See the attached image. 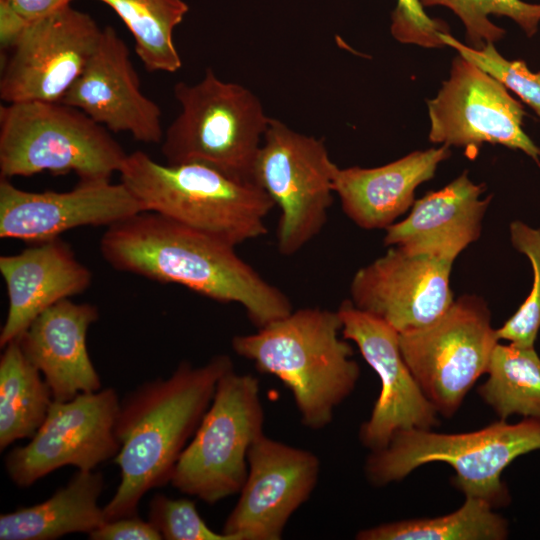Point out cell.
Masks as SVG:
<instances>
[{
    "label": "cell",
    "instance_id": "4",
    "mask_svg": "<svg viewBox=\"0 0 540 540\" xmlns=\"http://www.w3.org/2000/svg\"><path fill=\"white\" fill-rule=\"evenodd\" d=\"M119 174L143 211L233 246L267 233L265 220L275 204L253 181L202 163L162 164L140 150L127 155Z\"/></svg>",
    "mask_w": 540,
    "mask_h": 540
},
{
    "label": "cell",
    "instance_id": "31",
    "mask_svg": "<svg viewBox=\"0 0 540 540\" xmlns=\"http://www.w3.org/2000/svg\"><path fill=\"white\" fill-rule=\"evenodd\" d=\"M148 521L166 540H233L217 533L201 518L195 502L156 494L149 504Z\"/></svg>",
    "mask_w": 540,
    "mask_h": 540
},
{
    "label": "cell",
    "instance_id": "36",
    "mask_svg": "<svg viewBox=\"0 0 540 540\" xmlns=\"http://www.w3.org/2000/svg\"><path fill=\"white\" fill-rule=\"evenodd\" d=\"M539 73H540V71H539Z\"/></svg>",
    "mask_w": 540,
    "mask_h": 540
},
{
    "label": "cell",
    "instance_id": "22",
    "mask_svg": "<svg viewBox=\"0 0 540 540\" xmlns=\"http://www.w3.org/2000/svg\"><path fill=\"white\" fill-rule=\"evenodd\" d=\"M450 155V147L441 145L378 167H337L334 193L343 212L357 226L386 230L411 209L417 187L432 179L438 165Z\"/></svg>",
    "mask_w": 540,
    "mask_h": 540
},
{
    "label": "cell",
    "instance_id": "33",
    "mask_svg": "<svg viewBox=\"0 0 540 540\" xmlns=\"http://www.w3.org/2000/svg\"><path fill=\"white\" fill-rule=\"evenodd\" d=\"M92 540H160L161 534L137 515L106 521L88 534Z\"/></svg>",
    "mask_w": 540,
    "mask_h": 540
},
{
    "label": "cell",
    "instance_id": "34",
    "mask_svg": "<svg viewBox=\"0 0 540 540\" xmlns=\"http://www.w3.org/2000/svg\"><path fill=\"white\" fill-rule=\"evenodd\" d=\"M28 21L21 17L8 3L0 0V43L4 50L11 49L23 32Z\"/></svg>",
    "mask_w": 540,
    "mask_h": 540
},
{
    "label": "cell",
    "instance_id": "9",
    "mask_svg": "<svg viewBox=\"0 0 540 540\" xmlns=\"http://www.w3.org/2000/svg\"><path fill=\"white\" fill-rule=\"evenodd\" d=\"M337 167L323 139L270 118L254 161L252 181L280 209L276 229L280 254H296L322 231L335 194Z\"/></svg>",
    "mask_w": 540,
    "mask_h": 540
},
{
    "label": "cell",
    "instance_id": "15",
    "mask_svg": "<svg viewBox=\"0 0 540 540\" xmlns=\"http://www.w3.org/2000/svg\"><path fill=\"white\" fill-rule=\"evenodd\" d=\"M342 336L353 341L381 381L370 418L359 431L371 452L384 449L402 430H429L439 424L438 412L425 396L399 346V333L381 319L356 308L351 300L338 308Z\"/></svg>",
    "mask_w": 540,
    "mask_h": 540
},
{
    "label": "cell",
    "instance_id": "32",
    "mask_svg": "<svg viewBox=\"0 0 540 540\" xmlns=\"http://www.w3.org/2000/svg\"><path fill=\"white\" fill-rule=\"evenodd\" d=\"M390 31L401 43L439 48L445 46L440 36L449 33V27L441 19L429 17L420 0H397L391 13Z\"/></svg>",
    "mask_w": 540,
    "mask_h": 540
},
{
    "label": "cell",
    "instance_id": "25",
    "mask_svg": "<svg viewBox=\"0 0 540 540\" xmlns=\"http://www.w3.org/2000/svg\"><path fill=\"white\" fill-rule=\"evenodd\" d=\"M122 20L135 41V52L149 72L174 73L182 60L175 46V28L189 11L185 0H97Z\"/></svg>",
    "mask_w": 540,
    "mask_h": 540
},
{
    "label": "cell",
    "instance_id": "12",
    "mask_svg": "<svg viewBox=\"0 0 540 540\" xmlns=\"http://www.w3.org/2000/svg\"><path fill=\"white\" fill-rule=\"evenodd\" d=\"M102 30L71 4L29 21L5 61L1 100L61 102L93 55Z\"/></svg>",
    "mask_w": 540,
    "mask_h": 540
},
{
    "label": "cell",
    "instance_id": "17",
    "mask_svg": "<svg viewBox=\"0 0 540 540\" xmlns=\"http://www.w3.org/2000/svg\"><path fill=\"white\" fill-rule=\"evenodd\" d=\"M121 181L80 180L65 192H32L0 179V237L38 243L80 226H111L142 212Z\"/></svg>",
    "mask_w": 540,
    "mask_h": 540
},
{
    "label": "cell",
    "instance_id": "5",
    "mask_svg": "<svg viewBox=\"0 0 540 540\" xmlns=\"http://www.w3.org/2000/svg\"><path fill=\"white\" fill-rule=\"evenodd\" d=\"M540 450V418L510 424L504 419L472 432L436 433L425 429L396 432L389 444L373 451L365 474L375 486L401 481L416 468L444 462L455 471L454 486L493 508L510 502L503 470L517 457Z\"/></svg>",
    "mask_w": 540,
    "mask_h": 540
},
{
    "label": "cell",
    "instance_id": "24",
    "mask_svg": "<svg viewBox=\"0 0 540 540\" xmlns=\"http://www.w3.org/2000/svg\"><path fill=\"white\" fill-rule=\"evenodd\" d=\"M0 357V450L19 439H31L53 402L41 372L29 361L18 340L2 348Z\"/></svg>",
    "mask_w": 540,
    "mask_h": 540
},
{
    "label": "cell",
    "instance_id": "28",
    "mask_svg": "<svg viewBox=\"0 0 540 540\" xmlns=\"http://www.w3.org/2000/svg\"><path fill=\"white\" fill-rule=\"evenodd\" d=\"M423 7L449 8L463 23L469 46L482 48L505 36V30L490 21V15L513 20L526 34L534 36L540 24V3L522 0H420Z\"/></svg>",
    "mask_w": 540,
    "mask_h": 540
},
{
    "label": "cell",
    "instance_id": "29",
    "mask_svg": "<svg viewBox=\"0 0 540 540\" xmlns=\"http://www.w3.org/2000/svg\"><path fill=\"white\" fill-rule=\"evenodd\" d=\"M512 246L530 260L533 271L531 291L518 310L496 329L499 340L519 346H534L540 330V228L522 221L509 226Z\"/></svg>",
    "mask_w": 540,
    "mask_h": 540
},
{
    "label": "cell",
    "instance_id": "13",
    "mask_svg": "<svg viewBox=\"0 0 540 540\" xmlns=\"http://www.w3.org/2000/svg\"><path fill=\"white\" fill-rule=\"evenodd\" d=\"M427 108L432 143L471 150L485 143L499 144L540 164V147L522 127L523 105L498 80L459 54Z\"/></svg>",
    "mask_w": 540,
    "mask_h": 540
},
{
    "label": "cell",
    "instance_id": "2",
    "mask_svg": "<svg viewBox=\"0 0 540 540\" xmlns=\"http://www.w3.org/2000/svg\"><path fill=\"white\" fill-rule=\"evenodd\" d=\"M233 367L228 355L206 364H179L166 379L142 384L121 403L116 422L121 481L103 507L106 520L137 515L151 489L171 480L175 465L209 408L219 379Z\"/></svg>",
    "mask_w": 540,
    "mask_h": 540
},
{
    "label": "cell",
    "instance_id": "23",
    "mask_svg": "<svg viewBox=\"0 0 540 540\" xmlns=\"http://www.w3.org/2000/svg\"><path fill=\"white\" fill-rule=\"evenodd\" d=\"M101 473L78 470L47 500L0 516L1 540H52L70 533H91L107 520L98 499Z\"/></svg>",
    "mask_w": 540,
    "mask_h": 540
},
{
    "label": "cell",
    "instance_id": "26",
    "mask_svg": "<svg viewBox=\"0 0 540 540\" xmlns=\"http://www.w3.org/2000/svg\"><path fill=\"white\" fill-rule=\"evenodd\" d=\"M486 373L478 393L500 419L540 418V357L534 346L498 343Z\"/></svg>",
    "mask_w": 540,
    "mask_h": 540
},
{
    "label": "cell",
    "instance_id": "19",
    "mask_svg": "<svg viewBox=\"0 0 540 540\" xmlns=\"http://www.w3.org/2000/svg\"><path fill=\"white\" fill-rule=\"evenodd\" d=\"M0 273L8 296L1 348L17 340L43 311L84 292L92 282L91 271L60 237L0 256Z\"/></svg>",
    "mask_w": 540,
    "mask_h": 540
},
{
    "label": "cell",
    "instance_id": "7",
    "mask_svg": "<svg viewBox=\"0 0 540 540\" xmlns=\"http://www.w3.org/2000/svg\"><path fill=\"white\" fill-rule=\"evenodd\" d=\"M127 153L110 131L63 102L25 101L0 107V175L44 171L80 180L111 179Z\"/></svg>",
    "mask_w": 540,
    "mask_h": 540
},
{
    "label": "cell",
    "instance_id": "8",
    "mask_svg": "<svg viewBox=\"0 0 540 540\" xmlns=\"http://www.w3.org/2000/svg\"><path fill=\"white\" fill-rule=\"evenodd\" d=\"M264 416L258 379L234 368L227 371L170 483L210 505L239 493L248 474L249 449L264 434Z\"/></svg>",
    "mask_w": 540,
    "mask_h": 540
},
{
    "label": "cell",
    "instance_id": "10",
    "mask_svg": "<svg viewBox=\"0 0 540 540\" xmlns=\"http://www.w3.org/2000/svg\"><path fill=\"white\" fill-rule=\"evenodd\" d=\"M499 343L486 302L454 300L429 326L399 334L402 356L425 396L444 417L453 416Z\"/></svg>",
    "mask_w": 540,
    "mask_h": 540
},
{
    "label": "cell",
    "instance_id": "27",
    "mask_svg": "<svg viewBox=\"0 0 540 540\" xmlns=\"http://www.w3.org/2000/svg\"><path fill=\"white\" fill-rule=\"evenodd\" d=\"M476 497H465L456 511L435 518L388 522L363 529L358 540H503L507 521Z\"/></svg>",
    "mask_w": 540,
    "mask_h": 540
},
{
    "label": "cell",
    "instance_id": "14",
    "mask_svg": "<svg viewBox=\"0 0 540 540\" xmlns=\"http://www.w3.org/2000/svg\"><path fill=\"white\" fill-rule=\"evenodd\" d=\"M320 460L313 452L263 434L248 452V474L222 533L233 540H279L314 491Z\"/></svg>",
    "mask_w": 540,
    "mask_h": 540
},
{
    "label": "cell",
    "instance_id": "3",
    "mask_svg": "<svg viewBox=\"0 0 540 540\" xmlns=\"http://www.w3.org/2000/svg\"><path fill=\"white\" fill-rule=\"evenodd\" d=\"M340 333L338 311L307 307L255 333L236 335L231 345L259 372L280 379L292 393L302 424L319 430L332 422L360 377L353 347Z\"/></svg>",
    "mask_w": 540,
    "mask_h": 540
},
{
    "label": "cell",
    "instance_id": "1",
    "mask_svg": "<svg viewBox=\"0 0 540 540\" xmlns=\"http://www.w3.org/2000/svg\"><path fill=\"white\" fill-rule=\"evenodd\" d=\"M100 251L118 271L240 304L257 328L293 310L287 295L244 261L235 246L156 212L142 211L109 226Z\"/></svg>",
    "mask_w": 540,
    "mask_h": 540
},
{
    "label": "cell",
    "instance_id": "20",
    "mask_svg": "<svg viewBox=\"0 0 540 540\" xmlns=\"http://www.w3.org/2000/svg\"><path fill=\"white\" fill-rule=\"evenodd\" d=\"M98 318L96 306L63 299L37 316L17 339L54 400L67 401L101 389L86 342L88 328Z\"/></svg>",
    "mask_w": 540,
    "mask_h": 540
},
{
    "label": "cell",
    "instance_id": "16",
    "mask_svg": "<svg viewBox=\"0 0 540 540\" xmlns=\"http://www.w3.org/2000/svg\"><path fill=\"white\" fill-rule=\"evenodd\" d=\"M453 263L391 246L356 271L350 284L351 302L399 334L423 329L454 301L450 288Z\"/></svg>",
    "mask_w": 540,
    "mask_h": 540
},
{
    "label": "cell",
    "instance_id": "21",
    "mask_svg": "<svg viewBox=\"0 0 540 540\" xmlns=\"http://www.w3.org/2000/svg\"><path fill=\"white\" fill-rule=\"evenodd\" d=\"M463 172L445 187L415 200L407 217L386 229L384 244L452 262L478 240L491 196Z\"/></svg>",
    "mask_w": 540,
    "mask_h": 540
},
{
    "label": "cell",
    "instance_id": "18",
    "mask_svg": "<svg viewBox=\"0 0 540 540\" xmlns=\"http://www.w3.org/2000/svg\"><path fill=\"white\" fill-rule=\"evenodd\" d=\"M110 132L129 133L146 144L161 143V110L140 88L127 44L110 25L83 72L62 99Z\"/></svg>",
    "mask_w": 540,
    "mask_h": 540
},
{
    "label": "cell",
    "instance_id": "6",
    "mask_svg": "<svg viewBox=\"0 0 540 540\" xmlns=\"http://www.w3.org/2000/svg\"><path fill=\"white\" fill-rule=\"evenodd\" d=\"M180 112L164 132L168 164L202 163L252 181V169L270 118L247 87L220 79L212 68L196 83L177 82Z\"/></svg>",
    "mask_w": 540,
    "mask_h": 540
},
{
    "label": "cell",
    "instance_id": "11",
    "mask_svg": "<svg viewBox=\"0 0 540 540\" xmlns=\"http://www.w3.org/2000/svg\"><path fill=\"white\" fill-rule=\"evenodd\" d=\"M120 405L112 388L80 393L67 401L53 400L29 443L6 455L11 481L27 488L58 468L89 471L115 457L120 450L116 435Z\"/></svg>",
    "mask_w": 540,
    "mask_h": 540
},
{
    "label": "cell",
    "instance_id": "35",
    "mask_svg": "<svg viewBox=\"0 0 540 540\" xmlns=\"http://www.w3.org/2000/svg\"><path fill=\"white\" fill-rule=\"evenodd\" d=\"M26 21L46 16L73 0H4Z\"/></svg>",
    "mask_w": 540,
    "mask_h": 540
},
{
    "label": "cell",
    "instance_id": "30",
    "mask_svg": "<svg viewBox=\"0 0 540 540\" xmlns=\"http://www.w3.org/2000/svg\"><path fill=\"white\" fill-rule=\"evenodd\" d=\"M445 46L455 49L460 56L475 64L514 92L540 117V73H533L522 60H508L494 44L474 48L455 39L450 33L440 36Z\"/></svg>",
    "mask_w": 540,
    "mask_h": 540
}]
</instances>
